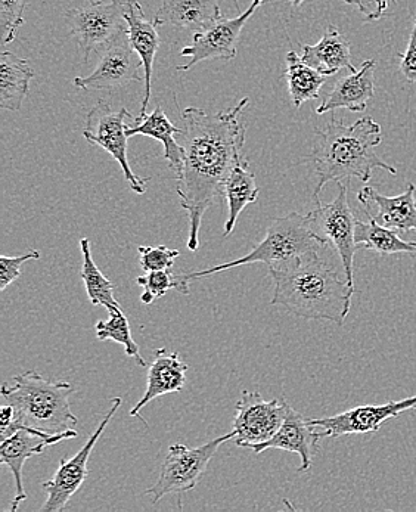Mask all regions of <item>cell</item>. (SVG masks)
<instances>
[{"label":"cell","instance_id":"cell-18","mask_svg":"<svg viewBox=\"0 0 416 512\" xmlns=\"http://www.w3.org/2000/svg\"><path fill=\"white\" fill-rule=\"evenodd\" d=\"M375 60L363 61L360 70L353 71L349 76L341 77L335 83L327 98L316 108V114L332 113L344 110L362 113L368 108L369 101L375 95Z\"/></svg>","mask_w":416,"mask_h":512},{"label":"cell","instance_id":"cell-7","mask_svg":"<svg viewBox=\"0 0 416 512\" xmlns=\"http://www.w3.org/2000/svg\"><path fill=\"white\" fill-rule=\"evenodd\" d=\"M124 0H90L65 12L71 34L79 43L85 61L92 52L104 51L127 33Z\"/></svg>","mask_w":416,"mask_h":512},{"label":"cell","instance_id":"cell-2","mask_svg":"<svg viewBox=\"0 0 416 512\" xmlns=\"http://www.w3.org/2000/svg\"><path fill=\"white\" fill-rule=\"evenodd\" d=\"M273 279V306L298 318L329 321L343 327L356 291L328 265L319 251L287 265L269 268Z\"/></svg>","mask_w":416,"mask_h":512},{"label":"cell","instance_id":"cell-11","mask_svg":"<svg viewBox=\"0 0 416 512\" xmlns=\"http://www.w3.org/2000/svg\"><path fill=\"white\" fill-rule=\"evenodd\" d=\"M263 2L265 0H253L251 5L238 17H220L206 29L197 31L191 45L185 46L180 52V57H189V62L179 65L178 71L191 70L194 65L203 61L234 60L237 57V46L242 29Z\"/></svg>","mask_w":416,"mask_h":512},{"label":"cell","instance_id":"cell-3","mask_svg":"<svg viewBox=\"0 0 416 512\" xmlns=\"http://www.w3.org/2000/svg\"><path fill=\"white\" fill-rule=\"evenodd\" d=\"M318 142L312 152L318 183L315 200H319L328 182H349L356 178L369 182L375 169L387 170L396 176V167L386 163L375 148L383 142L381 126L372 117H363L347 126L332 117L324 130H316Z\"/></svg>","mask_w":416,"mask_h":512},{"label":"cell","instance_id":"cell-19","mask_svg":"<svg viewBox=\"0 0 416 512\" xmlns=\"http://www.w3.org/2000/svg\"><path fill=\"white\" fill-rule=\"evenodd\" d=\"M188 365L180 359L179 353L157 349L148 368L147 390L138 403L130 409V417L139 418L142 409L152 400L166 394L182 392L186 383Z\"/></svg>","mask_w":416,"mask_h":512},{"label":"cell","instance_id":"cell-4","mask_svg":"<svg viewBox=\"0 0 416 512\" xmlns=\"http://www.w3.org/2000/svg\"><path fill=\"white\" fill-rule=\"evenodd\" d=\"M73 386L67 381H49L39 372L26 371L14 378L12 386L3 384L0 393L14 408V422L2 428V440L18 427L36 428L49 434H61L76 427V415L71 411L70 394Z\"/></svg>","mask_w":416,"mask_h":512},{"label":"cell","instance_id":"cell-37","mask_svg":"<svg viewBox=\"0 0 416 512\" xmlns=\"http://www.w3.org/2000/svg\"><path fill=\"white\" fill-rule=\"evenodd\" d=\"M290 2H291V5L296 6V8H297V6H300L301 3L304 2V0H290Z\"/></svg>","mask_w":416,"mask_h":512},{"label":"cell","instance_id":"cell-12","mask_svg":"<svg viewBox=\"0 0 416 512\" xmlns=\"http://www.w3.org/2000/svg\"><path fill=\"white\" fill-rule=\"evenodd\" d=\"M288 408L290 405L285 399H273L268 402L260 393L242 392L237 403V415L232 424L235 445L250 448L268 442L284 424Z\"/></svg>","mask_w":416,"mask_h":512},{"label":"cell","instance_id":"cell-25","mask_svg":"<svg viewBox=\"0 0 416 512\" xmlns=\"http://www.w3.org/2000/svg\"><path fill=\"white\" fill-rule=\"evenodd\" d=\"M260 189L257 186L254 173L250 170V161L244 158L241 163L232 170L225 185V198L228 201V220L225 222L223 237H229L234 231L235 225L241 211L248 204L256 203L259 198Z\"/></svg>","mask_w":416,"mask_h":512},{"label":"cell","instance_id":"cell-9","mask_svg":"<svg viewBox=\"0 0 416 512\" xmlns=\"http://www.w3.org/2000/svg\"><path fill=\"white\" fill-rule=\"evenodd\" d=\"M130 117L132 116L126 108L113 110L107 101L101 99L86 114L83 138L89 144L98 145L102 150L107 151L119 163L130 189L135 194L144 195L147 192L149 179H142L135 175L130 167L129 157H127L129 135L126 132V120Z\"/></svg>","mask_w":416,"mask_h":512},{"label":"cell","instance_id":"cell-35","mask_svg":"<svg viewBox=\"0 0 416 512\" xmlns=\"http://www.w3.org/2000/svg\"><path fill=\"white\" fill-rule=\"evenodd\" d=\"M343 2L355 6L357 11L365 17V21H377L383 17L390 3H396V0H343Z\"/></svg>","mask_w":416,"mask_h":512},{"label":"cell","instance_id":"cell-20","mask_svg":"<svg viewBox=\"0 0 416 512\" xmlns=\"http://www.w3.org/2000/svg\"><path fill=\"white\" fill-rule=\"evenodd\" d=\"M415 192L414 183H408L406 191L397 197H387L372 186H365L357 194V200L365 207L371 206V204L377 206L378 213L374 217L381 225L416 234Z\"/></svg>","mask_w":416,"mask_h":512},{"label":"cell","instance_id":"cell-15","mask_svg":"<svg viewBox=\"0 0 416 512\" xmlns=\"http://www.w3.org/2000/svg\"><path fill=\"white\" fill-rule=\"evenodd\" d=\"M77 431L68 430L61 434H49L45 431L30 427H18L15 433L2 440L0 448V462L11 470L15 479V498L12 501L11 511L15 512L21 502L26 501L27 493L24 490L23 470L27 459L40 455L48 446L57 445L68 439H76Z\"/></svg>","mask_w":416,"mask_h":512},{"label":"cell","instance_id":"cell-28","mask_svg":"<svg viewBox=\"0 0 416 512\" xmlns=\"http://www.w3.org/2000/svg\"><path fill=\"white\" fill-rule=\"evenodd\" d=\"M80 250H82L83 257L82 273L80 275H82L83 282H85L90 303L93 306L107 307L108 310L117 309V307H120V303L117 302L116 293H114L116 287L96 266L92 251H90L88 238L80 240Z\"/></svg>","mask_w":416,"mask_h":512},{"label":"cell","instance_id":"cell-31","mask_svg":"<svg viewBox=\"0 0 416 512\" xmlns=\"http://www.w3.org/2000/svg\"><path fill=\"white\" fill-rule=\"evenodd\" d=\"M29 0H0V27L3 45H8L17 37L24 26V11Z\"/></svg>","mask_w":416,"mask_h":512},{"label":"cell","instance_id":"cell-6","mask_svg":"<svg viewBox=\"0 0 416 512\" xmlns=\"http://www.w3.org/2000/svg\"><path fill=\"white\" fill-rule=\"evenodd\" d=\"M313 232L325 244H331L340 256L346 281L356 291L355 254L357 219L350 209L349 186L338 182V195L334 201L322 204L316 200V209L307 214Z\"/></svg>","mask_w":416,"mask_h":512},{"label":"cell","instance_id":"cell-16","mask_svg":"<svg viewBox=\"0 0 416 512\" xmlns=\"http://www.w3.org/2000/svg\"><path fill=\"white\" fill-rule=\"evenodd\" d=\"M324 439L321 431L316 430L309 422L298 414L296 409L288 408L284 424L279 428L278 433L269 439L268 442L250 446L254 453H262L268 449H281V451L297 453L301 459L298 473H307L312 468L313 456L319 451V442Z\"/></svg>","mask_w":416,"mask_h":512},{"label":"cell","instance_id":"cell-30","mask_svg":"<svg viewBox=\"0 0 416 512\" xmlns=\"http://www.w3.org/2000/svg\"><path fill=\"white\" fill-rule=\"evenodd\" d=\"M136 282H138L139 287L144 288L141 300L145 304L155 302L164 294L169 293L170 290L178 291L180 294H189V291H191V288H189L191 279L186 276V273L176 275L172 269L145 272V275L139 276Z\"/></svg>","mask_w":416,"mask_h":512},{"label":"cell","instance_id":"cell-33","mask_svg":"<svg viewBox=\"0 0 416 512\" xmlns=\"http://www.w3.org/2000/svg\"><path fill=\"white\" fill-rule=\"evenodd\" d=\"M39 250H29L17 257H0V291H5L21 276V266L30 260H39Z\"/></svg>","mask_w":416,"mask_h":512},{"label":"cell","instance_id":"cell-29","mask_svg":"<svg viewBox=\"0 0 416 512\" xmlns=\"http://www.w3.org/2000/svg\"><path fill=\"white\" fill-rule=\"evenodd\" d=\"M108 312H110V318H108L107 321H99L98 324L95 325L96 337L101 341L113 340L121 344V346L124 347L126 355L138 363L139 366L145 368L147 362L142 358L141 353H139V346L136 344V341L133 340L129 319L124 315L121 307L108 310Z\"/></svg>","mask_w":416,"mask_h":512},{"label":"cell","instance_id":"cell-27","mask_svg":"<svg viewBox=\"0 0 416 512\" xmlns=\"http://www.w3.org/2000/svg\"><path fill=\"white\" fill-rule=\"evenodd\" d=\"M285 61H287V70L284 76L294 108H300L304 102L318 99L319 92L328 77L307 65L297 52H288Z\"/></svg>","mask_w":416,"mask_h":512},{"label":"cell","instance_id":"cell-1","mask_svg":"<svg viewBox=\"0 0 416 512\" xmlns=\"http://www.w3.org/2000/svg\"><path fill=\"white\" fill-rule=\"evenodd\" d=\"M250 99L242 98L229 110L207 114L201 108L182 110L183 129L178 141L183 151L178 182L180 207L188 213L186 247L195 253L200 245L201 220L208 207L225 197V185L234 167L244 160L247 127L239 120Z\"/></svg>","mask_w":416,"mask_h":512},{"label":"cell","instance_id":"cell-8","mask_svg":"<svg viewBox=\"0 0 416 512\" xmlns=\"http://www.w3.org/2000/svg\"><path fill=\"white\" fill-rule=\"evenodd\" d=\"M234 439L235 431L232 430L226 436L217 437L200 448H186L182 443L170 446L157 483L149 487L145 495L151 496L152 502L157 504L161 498L170 493L180 495L195 489L220 446Z\"/></svg>","mask_w":416,"mask_h":512},{"label":"cell","instance_id":"cell-23","mask_svg":"<svg viewBox=\"0 0 416 512\" xmlns=\"http://www.w3.org/2000/svg\"><path fill=\"white\" fill-rule=\"evenodd\" d=\"M220 0H163L155 20L163 26L178 29H206L223 17Z\"/></svg>","mask_w":416,"mask_h":512},{"label":"cell","instance_id":"cell-22","mask_svg":"<svg viewBox=\"0 0 416 512\" xmlns=\"http://www.w3.org/2000/svg\"><path fill=\"white\" fill-rule=\"evenodd\" d=\"M301 60L327 77L335 76L343 68H347L350 73L356 71L352 64L349 40L332 24L316 45H303Z\"/></svg>","mask_w":416,"mask_h":512},{"label":"cell","instance_id":"cell-32","mask_svg":"<svg viewBox=\"0 0 416 512\" xmlns=\"http://www.w3.org/2000/svg\"><path fill=\"white\" fill-rule=\"evenodd\" d=\"M141 266L145 272L167 271L175 265V260L180 256L179 250L164 247H139Z\"/></svg>","mask_w":416,"mask_h":512},{"label":"cell","instance_id":"cell-14","mask_svg":"<svg viewBox=\"0 0 416 512\" xmlns=\"http://www.w3.org/2000/svg\"><path fill=\"white\" fill-rule=\"evenodd\" d=\"M416 408V396L383 405L357 406L334 417L309 418L310 424L321 431L322 437H341L347 434H368L380 431L381 425L403 412Z\"/></svg>","mask_w":416,"mask_h":512},{"label":"cell","instance_id":"cell-24","mask_svg":"<svg viewBox=\"0 0 416 512\" xmlns=\"http://www.w3.org/2000/svg\"><path fill=\"white\" fill-rule=\"evenodd\" d=\"M34 76L36 73L29 61L3 51L0 54V107L14 113L20 111Z\"/></svg>","mask_w":416,"mask_h":512},{"label":"cell","instance_id":"cell-34","mask_svg":"<svg viewBox=\"0 0 416 512\" xmlns=\"http://www.w3.org/2000/svg\"><path fill=\"white\" fill-rule=\"evenodd\" d=\"M400 73L409 83H416V14L414 26H412L411 36H409L408 48L405 54H399Z\"/></svg>","mask_w":416,"mask_h":512},{"label":"cell","instance_id":"cell-21","mask_svg":"<svg viewBox=\"0 0 416 512\" xmlns=\"http://www.w3.org/2000/svg\"><path fill=\"white\" fill-rule=\"evenodd\" d=\"M126 132L129 138L141 135L161 142L164 148L163 158L169 163L175 178H178L183 166V151L178 141V133L182 129L170 121L161 107L155 108L151 114L144 113L136 117L132 126L127 124Z\"/></svg>","mask_w":416,"mask_h":512},{"label":"cell","instance_id":"cell-13","mask_svg":"<svg viewBox=\"0 0 416 512\" xmlns=\"http://www.w3.org/2000/svg\"><path fill=\"white\" fill-rule=\"evenodd\" d=\"M101 60L90 76L76 77L74 86L86 92L111 91L124 88L133 82H141L139 70L141 58L129 42V34H121L110 46L104 49Z\"/></svg>","mask_w":416,"mask_h":512},{"label":"cell","instance_id":"cell-17","mask_svg":"<svg viewBox=\"0 0 416 512\" xmlns=\"http://www.w3.org/2000/svg\"><path fill=\"white\" fill-rule=\"evenodd\" d=\"M124 5H126L124 18L127 21L129 42L144 65L145 93L141 105V114H144L147 113L149 99H151L152 68H154L155 55L160 48L158 29L161 24L155 18L152 20L145 18L138 0H124Z\"/></svg>","mask_w":416,"mask_h":512},{"label":"cell","instance_id":"cell-10","mask_svg":"<svg viewBox=\"0 0 416 512\" xmlns=\"http://www.w3.org/2000/svg\"><path fill=\"white\" fill-rule=\"evenodd\" d=\"M121 397H114L111 400L110 411L102 418L101 424L90 434L88 442L83 445L73 458H62L57 471L51 480L42 484L43 492L46 495L45 504L42 505V512H62L67 508L68 502L73 498L74 493L79 492L85 480L88 479V461L90 453L95 449L99 437L104 433L110 421L113 420L116 412L121 406Z\"/></svg>","mask_w":416,"mask_h":512},{"label":"cell","instance_id":"cell-36","mask_svg":"<svg viewBox=\"0 0 416 512\" xmlns=\"http://www.w3.org/2000/svg\"><path fill=\"white\" fill-rule=\"evenodd\" d=\"M14 422V408L11 405L3 406L0 409V427L8 428Z\"/></svg>","mask_w":416,"mask_h":512},{"label":"cell","instance_id":"cell-5","mask_svg":"<svg viewBox=\"0 0 416 512\" xmlns=\"http://www.w3.org/2000/svg\"><path fill=\"white\" fill-rule=\"evenodd\" d=\"M325 247L327 244L313 232L307 214L303 216L293 211L287 216L270 220L266 237L250 253L214 268L186 273V276L189 279L204 278V276H211L214 273L238 268V266L253 265V263H265L269 268H276V266L294 262L307 254L321 251V248Z\"/></svg>","mask_w":416,"mask_h":512},{"label":"cell","instance_id":"cell-26","mask_svg":"<svg viewBox=\"0 0 416 512\" xmlns=\"http://www.w3.org/2000/svg\"><path fill=\"white\" fill-rule=\"evenodd\" d=\"M366 213L369 222L357 220V247L380 254H408L412 259H416V242L402 240L393 228L378 223L371 211L368 210Z\"/></svg>","mask_w":416,"mask_h":512}]
</instances>
